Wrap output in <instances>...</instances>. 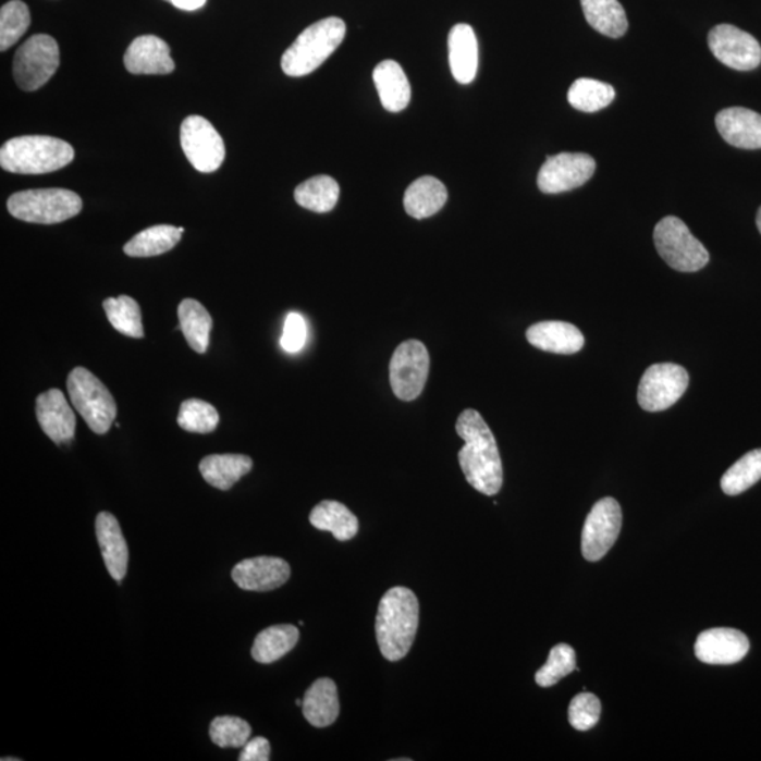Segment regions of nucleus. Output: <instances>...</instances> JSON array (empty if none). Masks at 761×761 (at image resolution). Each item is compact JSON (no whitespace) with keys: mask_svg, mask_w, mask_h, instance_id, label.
Segmentation results:
<instances>
[{"mask_svg":"<svg viewBox=\"0 0 761 761\" xmlns=\"http://www.w3.org/2000/svg\"><path fill=\"white\" fill-rule=\"evenodd\" d=\"M450 70L458 84L468 85L476 79L478 70V41L472 27L459 23L449 35Z\"/></svg>","mask_w":761,"mask_h":761,"instance_id":"21","label":"nucleus"},{"mask_svg":"<svg viewBox=\"0 0 761 761\" xmlns=\"http://www.w3.org/2000/svg\"><path fill=\"white\" fill-rule=\"evenodd\" d=\"M712 54L722 64L736 71H753L761 62V46L749 33L732 25L712 28L708 36Z\"/></svg>","mask_w":761,"mask_h":761,"instance_id":"14","label":"nucleus"},{"mask_svg":"<svg viewBox=\"0 0 761 761\" xmlns=\"http://www.w3.org/2000/svg\"><path fill=\"white\" fill-rule=\"evenodd\" d=\"M83 209V199L70 189H28L13 194L8 210L23 222L56 224L76 217Z\"/></svg>","mask_w":761,"mask_h":761,"instance_id":"5","label":"nucleus"},{"mask_svg":"<svg viewBox=\"0 0 761 761\" xmlns=\"http://www.w3.org/2000/svg\"><path fill=\"white\" fill-rule=\"evenodd\" d=\"M180 328L186 342L194 352L204 354L208 351L212 316L205 306L195 299H184L179 306Z\"/></svg>","mask_w":761,"mask_h":761,"instance_id":"29","label":"nucleus"},{"mask_svg":"<svg viewBox=\"0 0 761 761\" xmlns=\"http://www.w3.org/2000/svg\"><path fill=\"white\" fill-rule=\"evenodd\" d=\"M748 636L736 629L717 628L702 631L696 643L698 660L707 664L739 663L749 653Z\"/></svg>","mask_w":761,"mask_h":761,"instance_id":"16","label":"nucleus"},{"mask_svg":"<svg viewBox=\"0 0 761 761\" xmlns=\"http://www.w3.org/2000/svg\"><path fill=\"white\" fill-rule=\"evenodd\" d=\"M601 716V701L590 692L578 694L568 708L569 725L574 729L587 732L598 724Z\"/></svg>","mask_w":761,"mask_h":761,"instance_id":"40","label":"nucleus"},{"mask_svg":"<svg viewBox=\"0 0 761 761\" xmlns=\"http://www.w3.org/2000/svg\"><path fill=\"white\" fill-rule=\"evenodd\" d=\"M449 198L446 186L434 176H422L406 189L404 206L414 219H426L440 212Z\"/></svg>","mask_w":761,"mask_h":761,"instance_id":"25","label":"nucleus"},{"mask_svg":"<svg viewBox=\"0 0 761 761\" xmlns=\"http://www.w3.org/2000/svg\"><path fill=\"white\" fill-rule=\"evenodd\" d=\"M59 66L60 49L54 38L36 35L23 42L14 56V81L19 88L33 93L49 83Z\"/></svg>","mask_w":761,"mask_h":761,"instance_id":"8","label":"nucleus"},{"mask_svg":"<svg viewBox=\"0 0 761 761\" xmlns=\"http://www.w3.org/2000/svg\"><path fill=\"white\" fill-rule=\"evenodd\" d=\"M303 711L306 721L315 727H327L336 722L340 703L333 679H316L305 694Z\"/></svg>","mask_w":761,"mask_h":761,"instance_id":"24","label":"nucleus"},{"mask_svg":"<svg viewBox=\"0 0 761 761\" xmlns=\"http://www.w3.org/2000/svg\"><path fill=\"white\" fill-rule=\"evenodd\" d=\"M73 146L50 136L14 137L0 150V167L13 174L41 175L59 171L74 161Z\"/></svg>","mask_w":761,"mask_h":761,"instance_id":"3","label":"nucleus"},{"mask_svg":"<svg viewBox=\"0 0 761 761\" xmlns=\"http://www.w3.org/2000/svg\"><path fill=\"white\" fill-rule=\"evenodd\" d=\"M597 162L582 152H560L549 156L538 175L543 194H562L580 188L596 172Z\"/></svg>","mask_w":761,"mask_h":761,"instance_id":"12","label":"nucleus"},{"mask_svg":"<svg viewBox=\"0 0 761 761\" xmlns=\"http://www.w3.org/2000/svg\"><path fill=\"white\" fill-rule=\"evenodd\" d=\"M270 741L266 737H254L243 746L241 761H268L270 760Z\"/></svg>","mask_w":761,"mask_h":761,"instance_id":"42","label":"nucleus"},{"mask_svg":"<svg viewBox=\"0 0 761 761\" xmlns=\"http://www.w3.org/2000/svg\"><path fill=\"white\" fill-rule=\"evenodd\" d=\"M340 186L329 175L314 176L296 186L295 200L303 208L316 213H328L337 205Z\"/></svg>","mask_w":761,"mask_h":761,"instance_id":"32","label":"nucleus"},{"mask_svg":"<svg viewBox=\"0 0 761 761\" xmlns=\"http://www.w3.org/2000/svg\"><path fill=\"white\" fill-rule=\"evenodd\" d=\"M179 228L158 224L137 233L131 242L124 244L123 251L131 257H155L172 250L181 241Z\"/></svg>","mask_w":761,"mask_h":761,"instance_id":"31","label":"nucleus"},{"mask_svg":"<svg viewBox=\"0 0 761 761\" xmlns=\"http://www.w3.org/2000/svg\"><path fill=\"white\" fill-rule=\"evenodd\" d=\"M290 577L291 567L285 560L268 556L243 560L232 572L233 581L246 591L277 590Z\"/></svg>","mask_w":761,"mask_h":761,"instance_id":"15","label":"nucleus"},{"mask_svg":"<svg viewBox=\"0 0 761 761\" xmlns=\"http://www.w3.org/2000/svg\"><path fill=\"white\" fill-rule=\"evenodd\" d=\"M306 339H308V327L304 316L296 312H291L286 316L284 332L281 336V347L286 353H299L303 351Z\"/></svg>","mask_w":761,"mask_h":761,"instance_id":"41","label":"nucleus"},{"mask_svg":"<svg viewBox=\"0 0 761 761\" xmlns=\"http://www.w3.org/2000/svg\"><path fill=\"white\" fill-rule=\"evenodd\" d=\"M526 339L539 351L554 354H576L586 339L581 330L566 322H540L526 332Z\"/></svg>","mask_w":761,"mask_h":761,"instance_id":"22","label":"nucleus"},{"mask_svg":"<svg viewBox=\"0 0 761 761\" xmlns=\"http://www.w3.org/2000/svg\"><path fill=\"white\" fill-rule=\"evenodd\" d=\"M715 123L727 145L744 150L761 148L760 113L746 108H727L716 114Z\"/></svg>","mask_w":761,"mask_h":761,"instance_id":"19","label":"nucleus"},{"mask_svg":"<svg viewBox=\"0 0 761 761\" xmlns=\"http://www.w3.org/2000/svg\"><path fill=\"white\" fill-rule=\"evenodd\" d=\"M95 529L105 566L113 580L121 582L126 576L128 564V549L121 525L109 512H100Z\"/></svg>","mask_w":761,"mask_h":761,"instance_id":"20","label":"nucleus"},{"mask_svg":"<svg viewBox=\"0 0 761 761\" xmlns=\"http://www.w3.org/2000/svg\"><path fill=\"white\" fill-rule=\"evenodd\" d=\"M30 26V12L22 0H12L0 9V50L11 49Z\"/></svg>","mask_w":761,"mask_h":761,"instance_id":"36","label":"nucleus"},{"mask_svg":"<svg viewBox=\"0 0 761 761\" xmlns=\"http://www.w3.org/2000/svg\"><path fill=\"white\" fill-rule=\"evenodd\" d=\"M36 416L42 432L49 435L52 442L64 444L74 439L75 415L60 390H50L37 396Z\"/></svg>","mask_w":761,"mask_h":761,"instance_id":"17","label":"nucleus"},{"mask_svg":"<svg viewBox=\"0 0 761 761\" xmlns=\"http://www.w3.org/2000/svg\"><path fill=\"white\" fill-rule=\"evenodd\" d=\"M761 480V449L751 450L725 472L721 487L726 495L735 496L748 491Z\"/></svg>","mask_w":761,"mask_h":761,"instance_id":"35","label":"nucleus"},{"mask_svg":"<svg viewBox=\"0 0 761 761\" xmlns=\"http://www.w3.org/2000/svg\"><path fill=\"white\" fill-rule=\"evenodd\" d=\"M576 667V652L572 646L560 643L550 650L548 663L536 673L538 686L548 688L556 686L560 679L567 677Z\"/></svg>","mask_w":761,"mask_h":761,"instance_id":"38","label":"nucleus"},{"mask_svg":"<svg viewBox=\"0 0 761 761\" xmlns=\"http://www.w3.org/2000/svg\"><path fill=\"white\" fill-rule=\"evenodd\" d=\"M251 468L253 459L244 454H212L199 464L204 480L222 491L230 490Z\"/></svg>","mask_w":761,"mask_h":761,"instance_id":"26","label":"nucleus"},{"mask_svg":"<svg viewBox=\"0 0 761 761\" xmlns=\"http://www.w3.org/2000/svg\"><path fill=\"white\" fill-rule=\"evenodd\" d=\"M419 626V601L405 587H394L378 605L376 634L382 655L400 662L409 653Z\"/></svg>","mask_w":761,"mask_h":761,"instance_id":"2","label":"nucleus"},{"mask_svg":"<svg viewBox=\"0 0 761 761\" xmlns=\"http://www.w3.org/2000/svg\"><path fill=\"white\" fill-rule=\"evenodd\" d=\"M309 520L316 529L332 533L340 542H347L358 533L357 516L337 501L320 502L310 512Z\"/></svg>","mask_w":761,"mask_h":761,"instance_id":"27","label":"nucleus"},{"mask_svg":"<svg viewBox=\"0 0 761 761\" xmlns=\"http://www.w3.org/2000/svg\"><path fill=\"white\" fill-rule=\"evenodd\" d=\"M584 16L593 30L619 38L628 32V17L617 0H581Z\"/></svg>","mask_w":761,"mask_h":761,"instance_id":"28","label":"nucleus"},{"mask_svg":"<svg viewBox=\"0 0 761 761\" xmlns=\"http://www.w3.org/2000/svg\"><path fill=\"white\" fill-rule=\"evenodd\" d=\"M210 739L219 748H243L250 740L251 726L242 717H214L209 729Z\"/></svg>","mask_w":761,"mask_h":761,"instance_id":"39","label":"nucleus"},{"mask_svg":"<svg viewBox=\"0 0 761 761\" xmlns=\"http://www.w3.org/2000/svg\"><path fill=\"white\" fill-rule=\"evenodd\" d=\"M21 759L17 758H3L2 761H19Z\"/></svg>","mask_w":761,"mask_h":761,"instance_id":"45","label":"nucleus"},{"mask_svg":"<svg viewBox=\"0 0 761 761\" xmlns=\"http://www.w3.org/2000/svg\"><path fill=\"white\" fill-rule=\"evenodd\" d=\"M372 78H375L382 107L388 112L398 113L408 107L412 97L410 85L398 62L392 60L380 62L376 66Z\"/></svg>","mask_w":761,"mask_h":761,"instance_id":"23","label":"nucleus"},{"mask_svg":"<svg viewBox=\"0 0 761 761\" xmlns=\"http://www.w3.org/2000/svg\"><path fill=\"white\" fill-rule=\"evenodd\" d=\"M220 416L217 408L208 402L188 400L182 402L179 415L181 429L191 433H210L218 428Z\"/></svg>","mask_w":761,"mask_h":761,"instance_id":"37","label":"nucleus"},{"mask_svg":"<svg viewBox=\"0 0 761 761\" xmlns=\"http://www.w3.org/2000/svg\"><path fill=\"white\" fill-rule=\"evenodd\" d=\"M169 2L181 11L195 12L202 9L208 0H169Z\"/></svg>","mask_w":761,"mask_h":761,"instance_id":"43","label":"nucleus"},{"mask_svg":"<svg viewBox=\"0 0 761 761\" xmlns=\"http://www.w3.org/2000/svg\"><path fill=\"white\" fill-rule=\"evenodd\" d=\"M456 432L464 440L458 462L466 480L483 495L498 494L504 482V468L490 426L477 410L466 409L458 416Z\"/></svg>","mask_w":761,"mask_h":761,"instance_id":"1","label":"nucleus"},{"mask_svg":"<svg viewBox=\"0 0 761 761\" xmlns=\"http://www.w3.org/2000/svg\"><path fill=\"white\" fill-rule=\"evenodd\" d=\"M181 146L195 170L210 174L223 164L226 148L217 128L202 116L186 118L181 124Z\"/></svg>","mask_w":761,"mask_h":761,"instance_id":"11","label":"nucleus"},{"mask_svg":"<svg viewBox=\"0 0 761 761\" xmlns=\"http://www.w3.org/2000/svg\"><path fill=\"white\" fill-rule=\"evenodd\" d=\"M756 223H758L759 232L761 233V208L759 209L758 219H756Z\"/></svg>","mask_w":761,"mask_h":761,"instance_id":"44","label":"nucleus"},{"mask_svg":"<svg viewBox=\"0 0 761 761\" xmlns=\"http://www.w3.org/2000/svg\"><path fill=\"white\" fill-rule=\"evenodd\" d=\"M689 376L678 364H654L641 377L638 401L641 409L662 412L672 408L687 391Z\"/></svg>","mask_w":761,"mask_h":761,"instance_id":"10","label":"nucleus"},{"mask_svg":"<svg viewBox=\"0 0 761 761\" xmlns=\"http://www.w3.org/2000/svg\"><path fill=\"white\" fill-rule=\"evenodd\" d=\"M568 103L581 112L593 113L610 107L615 89L601 81L580 78L568 90Z\"/></svg>","mask_w":761,"mask_h":761,"instance_id":"34","label":"nucleus"},{"mask_svg":"<svg viewBox=\"0 0 761 761\" xmlns=\"http://www.w3.org/2000/svg\"><path fill=\"white\" fill-rule=\"evenodd\" d=\"M71 402L94 433L105 434L116 419L118 406L99 378L84 367H76L66 380Z\"/></svg>","mask_w":761,"mask_h":761,"instance_id":"6","label":"nucleus"},{"mask_svg":"<svg viewBox=\"0 0 761 761\" xmlns=\"http://www.w3.org/2000/svg\"><path fill=\"white\" fill-rule=\"evenodd\" d=\"M430 357L419 340H406L396 347L390 363V381L396 398L410 402L422 394L428 381Z\"/></svg>","mask_w":761,"mask_h":761,"instance_id":"9","label":"nucleus"},{"mask_svg":"<svg viewBox=\"0 0 761 761\" xmlns=\"http://www.w3.org/2000/svg\"><path fill=\"white\" fill-rule=\"evenodd\" d=\"M123 61L128 73L134 75H167L175 70L170 46L156 36L134 38Z\"/></svg>","mask_w":761,"mask_h":761,"instance_id":"18","label":"nucleus"},{"mask_svg":"<svg viewBox=\"0 0 761 761\" xmlns=\"http://www.w3.org/2000/svg\"><path fill=\"white\" fill-rule=\"evenodd\" d=\"M295 703H296V705H298V707H303L304 701H303V700H296Z\"/></svg>","mask_w":761,"mask_h":761,"instance_id":"46","label":"nucleus"},{"mask_svg":"<svg viewBox=\"0 0 761 761\" xmlns=\"http://www.w3.org/2000/svg\"><path fill=\"white\" fill-rule=\"evenodd\" d=\"M654 244L660 257L673 270L697 272L710 262V253L676 217L660 220L654 229Z\"/></svg>","mask_w":761,"mask_h":761,"instance_id":"7","label":"nucleus"},{"mask_svg":"<svg viewBox=\"0 0 761 761\" xmlns=\"http://www.w3.org/2000/svg\"><path fill=\"white\" fill-rule=\"evenodd\" d=\"M110 324L124 336L133 339L145 337L140 306L127 295L119 298H108L103 303Z\"/></svg>","mask_w":761,"mask_h":761,"instance_id":"33","label":"nucleus"},{"mask_svg":"<svg viewBox=\"0 0 761 761\" xmlns=\"http://www.w3.org/2000/svg\"><path fill=\"white\" fill-rule=\"evenodd\" d=\"M346 32V23L339 17L323 19L306 27L282 56V71L295 78L312 74L339 49Z\"/></svg>","mask_w":761,"mask_h":761,"instance_id":"4","label":"nucleus"},{"mask_svg":"<svg viewBox=\"0 0 761 761\" xmlns=\"http://www.w3.org/2000/svg\"><path fill=\"white\" fill-rule=\"evenodd\" d=\"M622 529V510L614 498H604L593 505L582 529L584 559L598 562L615 544Z\"/></svg>","mask_w":761,"mask_h":761,"instance_id":"13","label":"nucleus"},{"mask_svg":"<svg viewBox=\"0 0 761 761\" xmlns=\"http://www.w3.org/2000/svg\"><path fill=\"white\" fill-rule=\"evenodd\" d=\"M299 640V630L292 625H277L258 634L251 655L257 663L271 664L284 658Z\"/></svg>","mask_w":761,"mask_h":761,"instance_id":"30","label":"nucleus"}]
</instances>
